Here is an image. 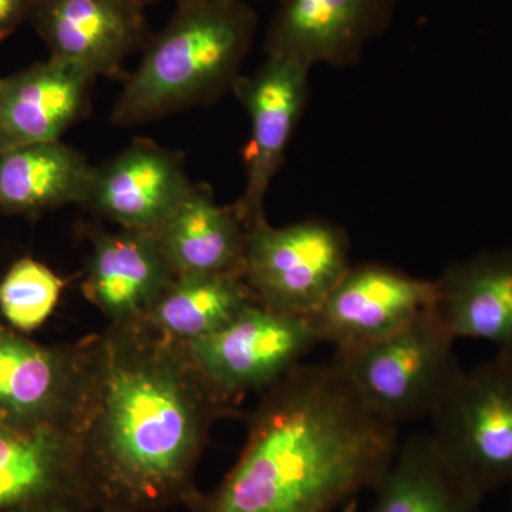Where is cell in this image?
Listing matches in <instances>:
<instances>
[{"label": "cell", "mask_w": 512, "mask_h": 512, "mask_svg": "<svg viewBox=\"0 0 512 512\" xmlns=\"http://www.w3.org/2000/svg\"><path fill=\"white\" fill-rule=\"evenodd\" d=\"M191 187L180 153L150 140H136L93 167L83 205L120 228L157 232Z\"/></svg>", "instance_id": "7c38bea8"}, {"label": "cell", "mask_w": 512, "mask_h": 512, "mask_svg": "<svg viewBox=\"0 0 512 512\" xmlns=\"http://www.w3.org/2000/svg\"><path fill=\"white\" fill-rule=\"evenodd\" d=\"M94 79L80 64L52 56L0 79V153L59 141L89 110Z\"/></svg>", "instance_id": "5bb4252c"}, {"label": "cell", "mask_w": 512, "mask_h": 512, "mask_svg": "<svg viewBox=\"0 0 512 512\" xmlns=\"http://www.w3.org/2000/svg\"><path fill=\"white\" fill-rule=\"evenodd\" d=\"M345 229L322 218L272 227L249 225L242 279L256 302L289 315L311 316L348 272Z\"/></svg>", "instance_id": "8992f818"}, {"label": "cell", "mask_w": 512, "mask_h": 512, "mask_svg": "<svg viewBox=\"0 0 512 512\" xmlns=\"http://www.w3.org/2000/svg\"><path fill=\"white\" fill-rule=\"evenodd\" d=\"M35 0H0V43L28 22Z\"/></svg>", "instance_id": "603a6c76"}, {"label": "cell", "mask_w": 512, "mask_h": 512, "mask_svg": "<svg viewBox=\"0 0 512 512\" xmlns=\"http://www.w3.org/2000/svg\"><path fill=\"white\" fill-rule=\"evenodd\" d=\"M311 67L285 56H266L251 76H239L232 92L251 124L244 150L247 183L235 202L247 228L265 218V198L284 163L309 94Z\"/></svg>", "instance_id": "ba28073f"}, {"label": "cell", "mask_w": 512, "mask_h": 512, "mask_svg": "<svg viewBox=\"0 0 512 512\" xmlns=\"http://www.w3.org/2000/svg\"><path fill=\"white\" fill-rule=\"evenodd\" d=\"M319 343L308 316L252 302L217 332L183 348L202 382L234 410L245 394L264 393L285 379Z\"/></svg>", "instance_id": "52a82bcc"}, {"label": "cell", "mask_w": 512, "mask_h": 512, "mask_svg": "<svg viewBox=\"0 0 512 512\" xmlns=\"http://www.w3.org/2000/svg\"><path fill=\"white\" fill-rule=\"evenodd\" d=\"M399 446V427L370 413L332 362L302 363L262 394L202 512H338L376 487Z\"/></svg>", "instance_id": "7a4b0ae2"}, {"label": "cell", "mask_w": 512, "mask_h": 512, "mask_svg": "<svg viewBox=\"0 0 512 512\" xmlns=\"http://www.w3.org/2000/svg\"><path fill=\"white\" fill-rule=\"evenodd\" d=\"M90 346L84 473L133 507L170 501L190 480L212 423L231 409L202 382L181 343L144 323L110 325Z\"/></svg>", "instance_id": "6da1fadb"}, {"label": "cell", "mask_w": 512, "mask_h": 512, "mask_svg": "<svg viewBox=\"0 0 512 512\" xmlns=\"http://www.w3.org/2000/svg\"><path fill=\"white\" fill-rule=\"evenodd\" d=\"M332 365L370 413L397 427L430 419L464 373L434 308L392 336L335 350Z\"/></svg>", "instance_id": "277c9868"}, {"label": "cell", "mask_w": 512, "mask_h": 512, "mask_svg": "<svg viewBox=\"0 0 512 512\" xmlns=\"http://www.w3.org/2000/svg\"><path fill=\"white\" fill-rule=\"evenodd\" d=\"M372 491L369 512H481L484 501L447 466L430 434L400 443Z\"/></svg>", "instance_id": "ffe728a7"}, {"label": "cell", "mask_w": 512, "mask_h": 512, "mask_svg": "<svg viewBox=\"0 0 512 512\" xmlns=\"http://www.w3.org/2000/svg\"><path fill=\"white\" fill-rule=\"evenodd\" d=\"M143 9L136 0H35L28 22L50 56L111 77L146 46Z\"/></svg>", "instance_id": "4fadbf2b"}, {"label": "cell", "mask_w": 512, "mask_h": 512, "mask_svg": "<svg viewBox=\"0 0 512 512\" xmlns=\"http://www.w3.org/2000/svg\"><path fill=\"white\" fill-rule=\"evenodd\" d=\"M92 244L84 295L111 325L140 322L177 278L156 232L97 231Z\"/></svg>", "instance_id": "9a60e30c"}, {"label": "cell", "mask_w": 512, "mask_h": 512, "mask_svg": "<svg viewBox=\"0 0 512 512\" xmlns=\"http://www.w3.org/2000/svg\"><path fill=\"white\" fill-rule=\"evenodd\" d=\"M436 286L433 308L451 338L481 340L512 356V248L453 262Z\"/></svg>", "instance_id": "e0dca14e"}, {"label": "cell", "mask_w": 512, "mask_h": 512, "mask_svg": "<svg viewBox=\"0 0 512 512\" xmlns=\"http://www.w3.org/2000/svg\"><path fill=\"white\" fill-rule=\"evenodd\" d=\"M63 279L42 262L19 259L0 281V312L12 328L30 332L55 311Z\"/></svg>", "instance_id": "7402d4cb"}, {"label": "cell", "mask_w": 512, "mask_h": 512, "mask_svg": "<svg viewBox=\"0 0 512 512\" xmlns=\"http://www.w3.org/2000/svg\"><path fill=\"white\" fill-rule=\"evenodd\" d=\"M156 234L177 276H242L247 225L234 204L215 201L208 185H192Z\"/></svg>", "instance_id": "ac0fdd59"}, {"label": "cell", "mask_w": 512, "mask_h": 512, "mask_svg": "<svg viewBox=\"0 0 512 512\" xmlns=\"http://www.w3.org/2000/svg\"><path fill=\"white\" fill-rule=\"evenodd\" d=\"M436 298V279L376 262L352 265L309 319L320 343L353 349L406 328L433 308Z\"/></svg>", "instance_id": "9c48e42d"}, {"label": "cell", "mask_w": 512, "mask_h": 512, "mask_svg": "<svg viewBox=\"0 0 512 512\" xmlns=\"http://www.w3.org/2000/svg\"><path fill=\"white\" fill-rule=\"evenodd\" d=\"M57 501H59V498L28 505V507L18 508V510H13L12 512H72L69 508L64 507L63 504L57 503Z\"/></svg>", "instance_id": "cb8c5ba5"}, {"label": "cell", "mask_w": 512, "mask_h": 512, "mask_svg": "<svg viewBox=\"0 0 512 512\" xmlns=\"http://www.w3.org/2000/svg\"><path fill=\"white\" fill-rule=\"evenodd\" d=\"M84 474L76 427L0 419V512L60 498Z\"/></svg>", "instance_id": "2e32d148"}, {"label": "cell", "mask_w": 512, "mask_h": 512, "mask_svg": "<svg viewBox=\"0 0 512 512\" xmlns=\"http://www.w3.org/2000/svg\"><path fill=\"white\" fill-rule=\"evenodd\" d=\"M338 512H360L359 510V500H352L350 503L346 504L345 507L342 508V510H339Z\"/></svg>", "instance_id": "d4e9b609"}, {"label": "cell", "mask_w": 512, "mask_h": 512, "mask_svg": "<svg viewBox=\"0 0 512 512\" xmlns=\"http://www.w3.org/2000/svg\"><path fill=\"white\" fill-rule=\"evenodd\" d=\"M245 2H247V0H245Z\"/></svg>", "instance_id": "83f0119b"}, {"label": "cell", "mask_w": 512, "mask_h": 512, "mask_svg": "<svg viewBox=\"0 0 512 512\" xmlns=\"http://www.w3.org/2000/svg\"><path fill=\"white\" fill-rule=\"evenodd\" d=\"M252 302L241 275H180L140 322L183 345L217 332Z\"/></svg>", "instance_id": "44dd1931"}, {"label": "cell", "mask_w": 512, "mask_h": 512, "mask_svg": "<svg viewBox=\"0 0 512 512\" xmlns=\"http://www.w3.org/2000/svg\"><path fill=\"white\" fill-rule=\"evenodd\" d=\"M430 437L447 466L485 498L512 488V356L464 370L430 417Z\"/></svg>", "instance_id": "5b68a950"}, {"label": "cell", "mask_w": 512, "mask_h": 512, "mask_svg": "<svg viewBox=\"0 0 512 512\" xmlns=\"http://www.w3.org/2000/svg\"><path fill=\"white\" fill-rule=\"evenodd\" d=\"M136 2L140 3L141 6H146L148 3L157 2V0H136Z\"/></svg>", "instance_id": "484cf974"}, {"label": "cell", "mask_w": 512, "mask_h": 512, "mask_svg": "<svg viewBox=\"0 0 512 512\" xmlns=\"http://www.w3.org/2000/svg\"><path fill=\"white\" fill-rule=\"evenodd\" d=\"M510 512H512V504H511V511Z\"/></svg>", "instance_id": "4316f807"}, {"label": "cell", "mask_w": 512, "mask_h": 512, "mask_svg": "<svg viewBox=\"0 0 512 512\" xmlns=\"http://www.w3.org/2000/svg\"><path fill=\"white\" fill-rule=\"evenodd\" d=\"M90 350V340L73 348H47L0 329V419L82 429Z\"/></svg>", "instance_id": "30bf717a"}, {"label": "cell", "mask_w": 512, "mask_h": 512, "mask_svg": "<svg viewBox=\"0 0 512 512\" xmlns=\"http://www.w3.org/2000/svg\"><path fill=\"white\" fill-rule=\"evenodd\" d=\"M93 167L62 141L30 144L0 153V212L35 215L84 204Z\"/></svg>", "instance_id": "d6986e66"}, {"label": "cell", "mask_w": 512, "mask_h": 512, "mask_svg": "<svg viewBox=\"0 0 512 512\" xmlns=\"http://www.w3.org/2000/svg\"><path fill=\"white\" fill-rule=\"evenodd\" d=\"M256 29L258 16L245 0H178L127 77L111 123L138 126L232 90Z\"/></svg>", "instance_id": "3957f363"}, {"label": "cell", "mask_w": 512, "mask_h": 512, "mask_svg": "<svg viewBox=\"0 0 512 512\" xmlns=\"http://www.w3.org/2000/svg\"><path fill=\"white\" fill-rule=\"evenodd\" d=\"M399 0H281L265 39L266 56L305 66L346 67L389 28Z\"/></svg>", "instance_id": "8fae6325"}]
</instances>
